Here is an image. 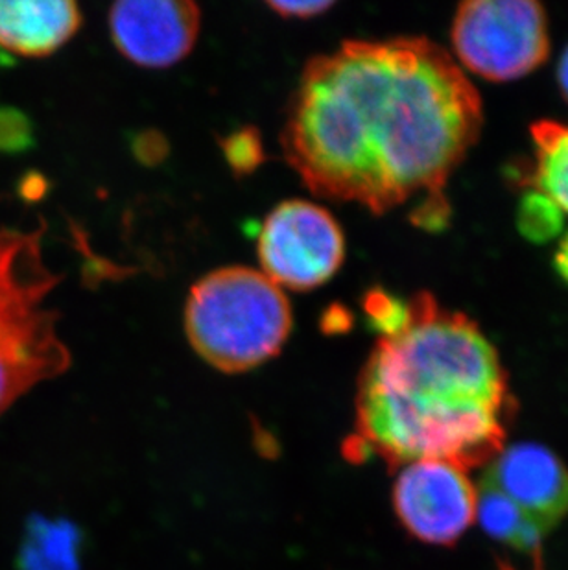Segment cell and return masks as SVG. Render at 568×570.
Here are the masks:
<instances>
[{
  "label": "cell",
  "mask_w": 568,
  "mask_h": 570,
  "mask_svg": "<svg viewBox=\"0 0 568 570\" xmlns=\"http://www.w3.org/2000/svg\"><path fill=\"white\" fill-rule=\"evenodd\" d=\"M482 98L427 38L353 39L306 63L281 146L306 189L386 215L419 199L415 224L449 213L443 189L477 142Z\"/></svg>",
  "instance_id": "6da1fadb"
},
{
  "label": "cell",
  "mask_w": 568,
  "mask_h": 570,
  "mask_svg": "<svg viewBox=\"0 0 568 570\" xmlns=\"http://www.w3.org/2000/svg\"><path fill=\"white\" fill-rule=\"evenodd\" d=\"M408 307L407 327L382 336L360 372L349 456L480 468L505 449L513 415L499 353L477 323L432 294Z\"/></svg>",
  "instance_id": "7a4b0ae2"
},
{
  "label": "cell",
  "mask_w": 568,
  "mask_h": 570,
  "mask_svg": "<svg viewBox=\"0 0 568 570\" xmlns=\"http://www.w3.org/2000/svg\"><path fill=\"white\" fill-rule=\"evenodd\" d=\"M45 224L36 232L0 229V415L22 395L70 366L49 307L61 281L43 255Z\"/></svg>",
  "instance_id": "3957f363"
},
{
  "label": "cell",
  "mask_w": 568,
  "mask_h": 570,
  "mask_svg": "<svg viewBox=\"0 0 568 570\" xmlns=\"http://www.w3.org/2000/svg\"><path fill=\"white\" fill-rule=\"evenodd\" d=\"M292 331L283 288L258 269L227 266L190 288L185 333L193 350L224 373H244L280 355Z\"/></svg>",
  "instance_id": "277c9868"
},
{
  "label": "cell",
  "mask_w": 568,
  "mask_h": 570,
  "mask_svg": "<svg viewBox=\"0 0 568 570\" xmlns=\"http://www.w3.org/2000/svg\"><path fill=\"white\" fill-rule=\"evenodd\" d=\"M452 45L466 69L491 81L530 75L550 50L547 13L531 0H471L452 21Z\"/></svg>",
  "instance_id": "5b68a950"
},
{
  "label": "cell",
  "mask_w": 568,
  "mask_h": 570,
  "mask_svg": "<svg viewBox=\"0 0 568 570\" xmlns=\"http://www.w3.org/2000/svg\"><path fill=\"white\" fill-rule=\"evenodd\" d=\"M263 274L288 291L325 285L343 264L345 237L327 209L306 199L277 205L258 233Z\"/></svg>",
  "instance_id": "8992f818"
},
{
  "label": "cell",
  "mask_w": 568,
  "mask_h": 570,
  "mask_svg": "<svg viewBox=\"0 0 568 570\" xmlns=\"http://www.w3.org/2000/svg\"><path fill=\"white\" fill-rule=\"evenodd\" d=\"M392 501L401 527L421 543L451 547L477 521L478 491L466 469L440 460L402 465Z\"/></svg>",
  "instance_id": "52a82bcc"
},
{
  "label": "cell",
  "mask_w": 568,
  "mask_h": 570,
  "mask_svg": "<svg viewBox=\"0 0 568 570\" xmlns=\"http://www.w3.org/2000/svg\"><path fill=\"white\" fill-rule=\"evenodd\" d=\"M199 27L202 11L188 0H123L109 10V33L118 52L146 69L185 60Z\"/></svg>",
  "instance_id": "ba28073f"
},
{
  "label": "cell",
  "mask_w": 568,
  "mask_h": 570,
  "mask_svg": "<svg viewBox=\"0 0 568 570\" xmlns=\"http://www.w3.org/2000/svg\"><path fill=\"white\" fill-rule=\"evenodd\" d=\"M482 484L505 497L542 538L568 513V469L539 443L502 449L489 462Z\"/></svg>",
  "instance_id": "9c48e42d"
},
{
  "label": "cell",
  "mask_w": 568,
  "mask_h": 570,
  "mask_svg": "<svg viewBox=\"0 0 568 570\" xmlns=\"http://www.w3.org/2000/svg\"><path fill=\"white\" fill-rule=\"evenodd\" d=\"M81 27L72 0H0V49L22 58L55 55Z\"/></svg>",
  "instance_id": "30bf717a"
},
{
  "label": "cell",
  "mask_w": 568,
  "mask_h": 570,
  "mask_svg": "<svg viewBox=\"0 0 568 570\" xmlns=\"http://www.w3.org/2000/svg\"><path fill=\"white\" fill-rule=\"evenodd\" d=\"M531 139L536 145L533 184L568 213V125L539 120L531 126Z\"/></svg>",
  "instance_id": "8fae6325"
},
{
  "label": "cell",
  "mask_w": 568,
  "mask_h": 570,
  "mask_svg": "<svg viewBox=\"0 0 568 570\" xmlns=\"http://www.w3.org/2000/svg\"><path fill=\"white\" fill-rule=\"evenodd\" d=\"M477 491V519L491 538L517 550H533L539 547L541 533L530 527L505 497L486 484H480V490Z\"/></svg>",
  "instance_id": "7c38bea8"
},
{
  "label": "cell",
  "mask_w": 568,
  "mask_h": 570,
  "mask_svg": "<svg viewBox=\"0 0 568 570\" xmlns=\"http://www.w3.org/2000/svg\"><path fill=\"white\" fill-rule=\"evenodd\" d=\"M27 566L28 570H76L75 533L63 527L33 530Z\"/></svg>",
  "instance_id": "4fadbf2b"
},
{
  "label": "cell",
  "mask_w": 568,
  "mask_h": 570,
  "mask_svg": "<svg viewBox=\"0 0 568 570\" xmlns=\"http://www.w3.org/2000/svg\"><path fill=\"white\" fill-rule=\"evenodd\" d=\"M564 210L552 199L533 190L520 199L517 226L522 237L531 243H548L564 232Z\"/></svg>",
  "instance_id": "5bb4252c"
},
{
  "label": "cell",
  "mask_w": 568,
  "mask_h": 570,
  "mask_svg": "<svg viewBox=\"0 0 568 570\" xmlns=\"http://www.w3.org/2000/svg\"><path fill=\"white\" fill-rule=\"evenodd\" d=\"M365 316L382 336H393L407 327L410 320L408 302L384 291H371L364 299Z\"/></svg>",
  "instance_id": "9a60e30c"
},
{
  "label": "cell",
  "mask_w": 568,
  "mask_h": 570,
  "mask_svg": "<svg viewBox=\"0 0 568 570\" xmlns=\"http://www.w3.org/2000/svg\"><path fill=\"white\" fill-rule=\"evenodd\" d=\"M227 161L236 174L252 173L263 161V146L253 129H242L226 140Z\"/></svg>",
  "instance_id": "2e32d148"
},
{
  "label": "cell",
  "mask_w": 568,
  "mask_h": 570,
  "mask_svg": "<svg viewBox=\"0 0 568 570\" xmlns=\"http://www.w3.org/2000/svg\"><path fill=\"white\" fill-rule=\"evenodd\" d=\"M331 0H270L268 8L284 19H314L333 8Z\"/></svg>",
  "instance_id": "e0dca14e"
},
{
  "label": "cell",
  "mask_w": 568,
  "mask_h": 570,
  "mask_svg": "<svg viewBox=\"0 0 568 570\" xmlns=\"http://www.w3.org/2000/svg\"><path fill=\"white\" fill-rule=\"evenodd\" d=\"M556 268H558L559 275L568 283V233L565 235L564 240H561L558 255H556Z\"/></svg>",
  "instance_id": "ac0fdd59"
},
{
  "label": "cell",
  "mask_w": 568,
  "mask_h": 570,
  "mask_svg": "<svg viewBox=\"0 0 568 570\" xmlns=\"http://www.w3.org/2000/svg\"><path fill=\"white\" fill-rule=\"evenodd\" d=\"M558 78L561 91H564L565 98H567L568 102V47L567 50H565L564 56H561V61H559Z\"/></svg>",
  "instance_id": "d6986e66"
}]
</instances>
